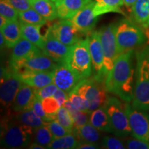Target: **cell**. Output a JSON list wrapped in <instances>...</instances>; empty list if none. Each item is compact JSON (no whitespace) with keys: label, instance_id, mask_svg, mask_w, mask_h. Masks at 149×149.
I'll list each match as a JSON object with an SVG mask.
<instances>
[{"label":"cell","instance_id":"1","mask_svg":"<svg viewBox=\"0 0 149 149\" xmlns=\"http://www.w3.org/2000/svg\"><path fill=\"white\" fill-rule=\"evenodd\" d=\"M135 50L120 54L108 74L104 86L107 92L119 97L123 102H132L135 79Z\"/></svg>","mask_w":149,"mask_h":149},{"label":"cell","instance_id":"2","mask_svg":"<svg viewBox=\"0 0 149 149\" xmlns=\"http://www.w3.org/2000/svg\"><path fill=\"white\" fill-rule=\"evenodd\" d=\"M136 66L132 105L149 112V44L135 50Z\"/></svg>","mask_w":149,"mask_h":149},{"label":"cell","instance_id":"3","mask_svg":"<svg viewBox=\"0 0 149 149\" xmlns=\"http://www.w3.org/2000/svg\"><path fill=\"white\" fill-rule=\"evenodd\" d=\"M34 129L17 120L12 113L4 115L1 122V147L3 148H23L33 141Z\"/></svg>","mask_w":149,"mask_h":149},{"label":"cell","instance_id":"4","mask_svg":"<svg viewBox=\"0 0 149 149\" xmlns=\"http://www.w3.org/2000/svg\"><path fill=\"white\" fill-rule=\"evenodd\" d=\"M116 40L119 54L149 44L146 33L135 22L122 19L116 24Z\"/></svg>","mask_w":149,"mask_h":149},{"label":"cell","instance_id":"5","mask_svg":"<svg viewBox=\"0 0 149 149\" xmlns=\"http://www.w3.org/2000/svg\"><path fill=\"white\" fill-rule=\"evenodd\" d=\"M64 62L82 79L91 77L93 66L88 35L70 46L69 53Z\"/></svg>","mask_w":149,"mask_h":149},{"label":"cell","instance_id":"6","mask_svg":"<svg viewBox=\"0 0 149 149\" xmlns=\"http://www.w3.org/2000/svg\"><path fill=\"white\" fill-rule=\"evenodd\" d=\"M104 107L113 128V134L121 138L131 135V127L126 111L125 102L124 103L116 97L108 96Z\"/></svg>","mask_w":149,"mask_h":149},{"label":"cell","instance_id":"7","mask_svg":"<svg viewBox=\"0 0 149 149\" xmlns=\"http://www.w3.org/2000/svg\"><path fill=\"white\" fill-rule=\"evenodd\" d=\"M18 72L8 67H1L0 98L3 109L6 110L5 115L12 113L11 107L19 90L23 84Z\"/></svg>","mask_w":149,"mask_h":149},{"label":"cell","instance_id":"8","mask_svg":"<svg viewBox=\"0 0 149 149\" xmlns=\"http://www.w3.org/2000/svg\"><path fill=\"white\" fill-rule=\"evenodd\" d=\"M104 52V68L102 77L105 80L114 67L115 61L120 55L116 40V24L104 26L99 30Z\"/></svg>","mask_w":149,"mask_h":149},{"label":"cell","instance_id":"9","mask_svg":"<svg viewBox=\"0 0 149 149\" xmlns=\"http://www.w3.org/2000/svg\"><path fill=\"white\" fill-rule=\"evenodd\" d=\"M73 90L88 100L89 113L103 106L108 97L104 83L97 81L93 76L81 80Z\"/></svg>","mask_w":149,"mask_h":149},{"label":"cell","instance_id":"10","mask_svg":"<svg viewBox=\"0 0 149 149\" xmlns=\"http://www.w3.org/2000/svg\"><path fill=\"white\" fill-rule=\"evenodd\" d=\"M57 63L46 55L42 50L30 55L25 58L13 63H9V66L17 72L22 70L33 71H53Z\"/></svg>","mask_w":149,"mask_h":149},{"label":"cell","instance_id":"11","mask_svg":"<svg viewBox=\"0 0 149 149\" xmlns=\"http://www.w3.org/2000/svg\"><path fill=\"white\" fill-rule=\"evenodd\" d=\"M131 135L135 138L149 142V112L133 107L128 102H125Z\"/></svg>","mask_w":149,"mask_h":149},{"label":"cell","instance_id":"12","mask_svg":"<svg viewBox=\"0 0 149 149\" xmlns=\"http://www.w3.org/2000/svg\"><path fill=\"white\" fill-rule=\"evenodd\" d=\"M82 80L77 72L65 62L57 64L53 70V83L57 88L66 92H71L75 86Z\"/></svg>","mask_w":149,"mask_h":149},{"label":"cell","instance_id":"13","mask_svg":"<svg viewBox=\"0 0 149 149\" xmlns=\"http://www.w3.org/2000/svg\"><path fill=\"white\" fill-rule=\"evenodd\" d=\"M88 37L89 50L92 60L93 70L94 72L93 77L100 82L104 83L105 80L102 77L104 68V52L99 31H93L88 35Z\"/></svg>","mask_w":149,"mask_h":149},{"label":"cell","instance_id":"14","mask_svg":"<svg viewBox=\"0 0 149 149\" xmlns=\"http://www.w3.org/2000/svg\"><path fill=\"white\" fill-rule=\"evenodd\" d=\"M49 28L57 40L68 46L81 40V35H84L76 29L70 19H61Z\"/></svg>","mask_w":149,"mask_h":149},{"label":"cell","instance_id":"15","mask_svg":"<svg viewBox=\"0 0 149 149\" xmlns=\"http://www.w3.org/2000/svg\"><path fill=\"white\" fill-rule=\"evenodd\" d=\"M94 6L95 1H92L69 19L76 29L86 36L93 32L98 20L99 17L94 12Z\"/></svg>","mask_w":149,"mask_h":149},{"label":"cell","instance_id":"16","mask_svg":"<svg viewBox=\"0 0 149 149\" xmlns=\"http://www.w3.org/2000/svg\"><path fill=\"white\" fill-rule=\"evenodd\" d=\"M70 46H66L57 40L48 28L44 35V45L42 51L57 64L64 62Z\"/></svg>","mask_w":149,"mask_h":149},{"label":"cell","instance_id":"17","mask_svg":"<svg viewBox=\"0 0 149 149\" xmlns=\"http://www.w3.org/2000/svg\"><path fill=\"white\" fill-rule=\"evenodd\" d=\"M36 99V88L24 83L13 103L11 107L12 113H19L33 109V104Z\"/></svg>","mask_w":149,"mask_h":149},{"label":"cell","instance_id":"18","mask_svg":"<svg viewBox=\"0 0 149 149\" xmlns=\"http://www.w3.org/2000/svg\"><path fill=\"white\" fill-rule=\"evenodd\" d=\"M17 72L23 83L33 88H41L53 83V71L22 70Z\"/></svg>","mask_w":149,"mask_h":149},{"label":"cell","instance_id":"19","mask_svg":"<svg viewBox=\"0 0 149 149\" xmlns=\"http://www.w3.org/2000/svg\"><path fill=\"white\" fill-rule=\"evenodd\" d=\"M92 0H60L56 1L58 17L60 19H69Z\"/></svg>","mask_w":149,"mask_h":149},{"label":"cell","instance_id":"20","mask_svg":"<svg viewBox=\"0 0 149 149\" xmlns=\"http://www.w3.org/2000/svg\"><path fill=\"white\" fill-rule=\"evenodd\" d=\"M130 12L134 21L145 31L149 40V0H137Z\"/></svg>","mask_w":149,"mask_h":149},{"label":"cell","instance_id":"21","mask_svg":"<svg viewBox=\"0 0 149 149\" xmlns=\"http://www.w3.org/2000/svg\"><path fill=\"white\" fill-rule=\"evenodd\" d=\"M40 51H41L40 48H39L33 43L29 42V40L22 37L13 48L12 54H11L9 63L10 64V63L21 60L31 54Z\"/></svg>","mask_w":149,"mask_h":149},{"label":"cell","instance_id":"22","mask_svg":"<svg viewBox=\"0 0 149 149\" xmlns=\"http://www.w3.org/2000/svg\"><path fill=\"white\" fill-rule=\"evenodd\" d=\"M1 29V33L4 37L6 46L8 48L14 47L18 41L22 38V30L20 22L9 21Z\"/></svg>","mask_w":149,"mask_h":149},{"label":"cell","instance_id":"23","mask_svg":"<svg viewBox=\"0 0 149 149\" xmlns=\"http://www.w3.org/2000/svg\"><path fill=\"white\" fill-rule=\"evenodd\" d=\"M89 123L100 131L113 133L109 116L104 105L91 112L89 117Z\"/></svg>","mask_w":149,"mask_h":149},{"label":"cell","instance_id":"24","mask_svg":"<svg viewBox=\"0 0 149 149\" xmlns=\"http://www.w3.org/2000/svg\"><path fill=\"white\" fill-rule=\"evenodd\" d=\"M20 24L22 37L42 50L44 45V36L40 33V29L42 26L33 25L22 22H20Z\"/></svg>","mask_w":149,"mask_h":149},{"label":"cell","instance_id":"25","mask_svg":"<svg viewBox=\"0 0 149 149\" xmlns=\"http://www.w3.org/2000/svg\"><path fill=\"white\" fill-rule=\"evenodd\" d=\"M72 134L79 142H89L98 145L100 139L99 130L89 122L78 128H73Z\"/></svg>","mask_w":149,"mask_h":149},{"label":"cell","instance_id":"26","mask_svg":"<svg viewBox=\"0 0 149 149\" xmlns=\"http://www.w3.org/2000/svg\"><path fill=\"white\" fill-rule=\"evenodd\" d=\"M32 8L47 21H53L58 17L57 7L53 0H34Z\"/></svg>","mask_w":149,"mask_h":149},{"label":"cell","instance_id":"27","mask_svg":"<svg viewBox=\"0 0 149 149\" xmlns=\"http://www.w3.org/2000/svg\"><path fill=\"white\" fill-rule=\"evenodd\" d=\"M94 12L97 16L108 13H117L125 15L121 6L123 5L122 0H95Z\"/></svg>","mask_w":149,"mask_h":149},{"label":"cell","instance_id":"28","mask_svg":"<svg viewBox=\"0 0 149 149\" xmlns=\"http://www.w3.org/2000/svg\"><path fill=\"white\" fill-rule=\"evenodd\" d=\"M12 115L17 120L30 126L33 129H36L41 126H47L48 124V122H45L39 117L33 109L19 113H12Z\"/></svg>","mask_w":149,"mask_h":149},{"label":"cell","instance_id":"29","mask_svg":"<svg viewBox=\"0 0 149 149\" xmlns=\"http://www.w3.org/2000/svg\"><path fill=\"white\" fill-rule=\"evenodd\" d=\"M79 141L72 133L64 137L55 139L48 148L51 149H72L77 148Z\"/></svg>","mask_w":149,"mask_h":149},{"label":"cell","instance_id":"30","mask_svg":"<svg viewBox=\"0 0 149 149\" xmlns=\"http://www.w3.org/2000/svg\"><path fill=\"white\" fill-rule=\"evenodd\" d=\"M54 139H55L53 134L47 126H41L34 129L33 142L37 143L44 146L46 148H48Z\"/></svg>","mask_w":149,"mask_h":149},{"label":"cell","instance_id":"31","mask_svg":"<svg viewBox=\"0 0 149 149\" xmlns=\"http://www.w3.org/2000/svg\"><path fill=\"white\" fill-rule=\"evenodd\" d=\"M19 19L20 22L33 25L44 26L48 22L33 8L19 13Z\"/></svg>","mask_w":149,"mask_h":149},{"label":"cell","instance_id":"32","mask_svg":"<svg viewBox=\"0 0 149 149\" xmlns=\"http://www.w3.org/2000/svg\"><path fill=\"white\" fill-rule=\"evenodd\" d=\"M42 101V107L44 108V111L46 112V115L48 117L49 122L51 121L56 120V115L57 111H59V108L61 107L60 104L57 101L53 96L46 97Z\"/></svg>","mask_w":149,"mask_h":149},{"label":"cell","instance_id":"33","mask_svg":"<svg viewBox=\"0 0 149 149\" xmlns=\"http://www.w3.org/2000/svg\"><path fill=\"white\" fill-rule=\"evenodd\" d=\"M56 120L66 129L72 132L74 121L70 112L65 107H61L56 115Z\"/></svg>","mask_w":149,"mask_h":149},{"label":"cell","instance_id":"34","mask_svg":"<svg viewBox=\"0 0 149 149\" xmlns=\"http://www.w3.org/2000/svg\"><path fill=\"white\" fill-rule=\"evenodd\" d=\"M0 15L8 21H17L19 19V12L7 0L0 1Z\"/></svg>","mask_w":149,"mask_h":149},{"label":"cell","instance_id":"35","mask_svg":"<svg viewBox=\"0 0 149 149\" xmlns=\"http://www.w3.org/2000/svg\"><path fill=\"white\" fill-rule=\"evenodd\" d=\"M68 100L74 107L81 111L88 112L89 109V102L86 99L78 93L75 90H72L68 94Z\"/></svg>","mask_w":149,"mask_h":149},{"label":"cell","instance_id":"36","mask_svg":"<svg viewBox=\"0 0 149 149\" xmlns=\"http://www.w3.org/2000/svg\"><path fill=\"white\" fill-rule=\"evenodd\" d=\"M47 126L51 130V133L53 134L54 139L59 138V137H64L65 135H68V134L72 133V132L70 131L64 126H61L57 120H53L51 122H48Z\"/></svg>","mask_w":149,"mask_h":149},{"label":"cell","instance_id":"37","mask_svg":"<svg viewBox=\"0 0 149 149\" xmlns=\"http://www.w3.org/2000/svg\"><path fill=\"white\" fill-rule=\"evenodd\" d=\"M102 146L108 149H124L126 148V144L120 139L111 136H105L102 139Z\"/></svg>","mask_w":149,"mask_h":149},{"label":"cell","instance_id":"38","mask_svg":"<svg viewBox=\"0 0 149 149\" xmlns=\"http://www.w3.org/2000/svg\"><path fill=\"white\" fill-rule=\"evenodd\" d=\"M57 89L58 88L54 83L48 84L41 88H36L37 98L42 100L46 97L53 96Z\"/></svg>","mask_w":149,"mask_h":149},{"label":"cell","instance_id":"39","mask_svg":"<svg viewBox=\"0 0 149 149\" xmlns=\"http://www.w3.org/2000/svg\"><path fill=\"white\" fill-rule=\"evenodd\" d=\"M125 144L126 148L129 149H149V142L135 137L126 139Z\"/></svg>","mask_w":149,"mask_h":149},{"label":"cell","instance_id":"40","mask_svg":"<svg viewBox=\"0 0 149 149\" xmlns=\"http://www.w3.org/2000/svg\"><path fill=\"white\" fill-rule=\"evenodd\" d=\"M19 13L23 12L32 8L30 0H7Z\"/></svg>","mask_w":149,"mask_h":149},{"label":"cell","instance_id":"41","mask_svg":"<svg viewBox=\"0 0 149 149\" xmlns=\"http://www.w3.org/2000/svg\"><path fill=\"white\" fill-rule=\"evenodd\" d=\"M33 110L39 117L42 119L43 120H44L46 122H49L48 117L47 116V115H46V112L44 111V108L42 107V101H41L40 100H39V99L37 98L35 100L33 106Z\"/></svg>","mask_w":149,"mask_h":149},{"label":"cell","instance_id":"42","mask_svg":"<svg viewBox=\"0 0 149 149\" xmlns=\"http://www.w3.org/2000/svg\"><path fill=\"white\" fill-rule=\"evenodd\" d=\"M53 97L59 102L61 107H64L65 103H66L68 99V94L63 90L58 88L56 91Z\"/></svg>","mask_w":149,"mask_h":149},{"label":"cell","instance_id":"43","mask_svg":"<svg viewBox=\"0 0 149 149\" xmlns=\"http://www.w3.org/2000/svg\"><path fill=\"white\" fill-rule=\"evenodd\" d=\"M77 148L81 149H96L99 148V145L89 142H79Z\"/></svg>","mask_w":149,"mask_h":149},{"label":"cell","instance_id":"44","mask_svg":"<svg viewBox=\"0 0 149 149\" xmlns=\"http://www.w3.org/2000/svg\"><path fill=\"white\" fill-rule=\"evenodd\" d=\"M123 1V5L128 8L130 11H131L132 8L135 4L137 0H122Z\"/></svg>","mask_w":149,"mask_h":149},{"label":"cell","instance_id":"45","mask_svg":"<svg viewBox=\"0 0 149 149\" xmlns=\"http://www.w3.org/2000/svg\"><path fill=\"white\" fill-rule=\"evenodd\" d=\"M29 148H34V149H45L46 148L45 147L42 146V145L37 144V143H34V142H33L32 144H31V145H30Z\"/></svg>","mask_w":149,"mask_h":149},{"label":"cell","instance_id":"46","mask_svg":"<svg viewBox=\"0 0 149 149\" xmlns=\"http://www.w3.org/2000/svg\"><path fill=\"white\" fill-rule=\"evenodd\" d=\"M9 21L7 19H6L5 17H3V16L0 15V28H2L3 26L8 23Z\"/></svg>","mask_w":149,"mask_h":149},{"label":"cell","instance_id":"47","mask_svg":"<svg viewBox=\"0 0 149 149\" xmlns=\"http://www.w3.org/2000/svg\"><path fill=\"white\" fill-rule=\"evenodd\" d=\"M0 38H1V49H2L4 46H6V41L4 37L1 33H0Z\"/></svg>","mask_w":149,"mask_h":149},{"label":"cell","instance_id":"48","mask_svg":"<svg viewBox=\"0 0 149 149\" xmlns=\"http://www.w3.org/2000/svg\"><path fill=\"white\" fill-rule=\"evenodd\" d=\"M53 1H55V2H56V1H60V0H53Z\"/></svg>","mask_w":149,"mask_h":149},{"label":"cell","instance_id":"49","mask_svg":"<svg viewBox=\"0 0 149 149\" xmlns=\"http://www.w3.org/2000/svg\"><path fill=\"white\" fill-rule=\"evenodd\" d=\"M30 1H31V2H32V1H34V0H30Z\"/></svg>","mask_w":149,"mask_h":149}]
</instances>
